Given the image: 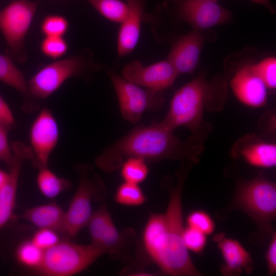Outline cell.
Listing matches in <instances>:
<instances>
[{"label":"cell","mask_w":276,"mask_h":276,"mask_svg":"<svg viewBox=\"0 0 276 276\" xmlns=\"http://www.w3.org/2000/svg\"><path fill=\"white\" fill-rule=\"evenodd\" d=\"M108 74L117 94L121 114L128 122L137 123L145 111L162 107L164 91L142 88L112 71H108Z\"/></svg>","instance_id":"52a82bcc"},{"label":"cell","mask_w":276,"mask_h":276,"mask_svg":"<svg viewBox=\"0 0 276 276\" xmlns=\"http://www.w3.org/2000/svg\"><path fill=\"white\" fill-rule=\"evenodd\" d=\"M9 126L0 124V160L10 167L14 161V156L9 145L8 133Z\"/></svg>","instance_id":"d6a6232c"},{"label":"cell","mask_w":276,"mask_h":276,"mask_svg":"<svg viewBox=\"0 0 276 276\" xmlns=\"http://www.w3.org/2000/svg\"><path fill=\"white\" fill-rule=\"evenodd\" d=\"M212 1H217V0H212Z\"/></svg>","instance_id":"74e56055"},{"label":"cell","mask_w":276,"mask_h":276,"mask_svg":"<svg viewBox=\"0 0 276 276\" xmlns=\"http://www.w3.org/2000/svg\"><path fill=\"white\" fill-rule=\"evenodd\" d=\"M22 217L39 229H50L65 234V212L55 202L30 208Z\"/></svg>","instance_id":"ffe728a7"},{"label":"cell","mask_w":276,"mask_h":276,"mask_svg":"<svg viewBox=\"0 0 276 276\" xmlns=\"http://www.w3.org/2000/svg\"><path fill=\"white\" fill-rule=\"evenodd\" d=\"M120 167L121 175L124 181L137 185L147 178L149 173L146 160L139 157L128 158Z\"/></svg>","instance_id":"cb8c5ba5"},{"label":"cell","mask_w":276,"mask_h":276,"mask_svg":"<svg viewBox=\"0 0 276 276\" xmlns=\"http://www.w3.org/2000/svg\"><path fill=\"white\" fill-rule=\"evenodd\" d=\"M207 235L193 227L187 226L183 233V239L186 247L197 254L204 251L207 243Z\"/></svg>","instance_id":"f546056e"},{"label":"cell","mask_w":276,"mask_h":276,"mask_svg":"<svg viewBox=\"0 0 276 276\" xmlns=\"http://www.w3.org/2000/svg\"><path fill=\"white\" fill-rule=\"evenodd\" d=\"M191 167L182 165L177 174V183L170 191L169 200L164 213L165 224L157 257L154 261L167 274L175 276L201 275L193 264L184 243V226L181 205L183 186Z\"/></svg>","instance_id":"3957f363"},{"label":"cell","mask_w":276,"mask_h":276,"mask_svg":"<svg viewBox=\"0 0 276 276\" xmlns=\"http://www.w3.org/2000/svg\"><path fill=\"white\" fill-rule=\"evenodd\" d=\"M0 81L15 89L27 98L24 106L26 111H33L37 109L32 101L34 98L21 71L9 57L1 54Z\"/></svg>","instance_id":"44dd1931"},{"label":"cell","mask_w":276,"mask_h":276,"mask_svg":"<svg viewBox=\"0 0 276 276\" xmlns=\"http://www.w3.org/2000/svg\"><path fill=\"white\" fill-rule=\"evenodd\" d=\"M57 233L52 229L40 228L34 234L31 241L44 251L60 241Z\"/></svg>","instance_id":"1f68e13d"},{"label":"cell","mask_w":276,"mask_h":276,"mask_svg":"<svg viewBox=\"0 0 276 276\" xmlns=\"http://www.w3.org/2000/svg\"><path fill=\"white\" fill-rule=\"evenodd\" d=\"M85 64L79 57H71L49 64L40 70L28 82L34 98L46 99L68 78L81 76Z\"/></svg>","instance_id":"9c48e42d"},{"label":"cell","mask_w":276,"mask_h":276,"mask_svg":"<svg viewBox=\"0 0 276 276\" xmlns=\"http://www.w3.org/2000/svg\"><path fill=\"white\" fill-rule=\"evenodd\" d=\"M104 254L103 250L91 243L80 245L59 241L44 250L41 264L36 270L43 275H72L85 270Z\"/></svg>","instance_id":"8992f818"},{"label":"cell","mask_w":276,"mask_h":276,"mask_svg":"<svg viewBox=\"0 0 276 276\" xmlns=\"http://www.w3.org/2000/svg\"><path fill=\"white\" fill-rule=\"evenodd\" d=\"M227 98V85L220 76L208 80L203 74L184 85L174 94L169 110L161 123L174 131L183 126L188 128L193 135L191 143L202 145L200 133L205 126L203 120L205 110L218 111L223 108Z\"/></svg>","instance_id":"7a4b0ae2"},{"label":"cell","mask_w":276,"mask_h":276,"mask_svg":"<svg viewBox=\"0 0 276 276\" xmlns=\"http://www.w3.org/2000/svg\"><path fill=\"white\" fill-rule=\"evenodd\" d=\"M115 200L120 204L138 206L146 200L143 191L137 184L124 181L119 186L116 194Z\"/></svg>","instance_id":"484cf974"},{"label":"cell","mask_w":276,"mask_h":276,"mask_svg":"<svg viewBox=\"0 0 276 276\" xmlns=\"http://www.w3.org/2000/svg\"><path fill=\"white\" fill-rule=\"evenodd\" d=\"M187 226L195 228L206 235H211L215 229V223L206 212L197 210L190 212L186 218Z\"/></svg>","instance_id":"4316f807"},{"label":"cell","mask_w":276,"mask_h":276,"mask_svg":"<svg viewBox=\"0 0 276 276\" xmlns=\"http://www.w3.org/2000/svg\"><path fill=\"white\" fill-rule=\"evenodd\" d=\"M122 75L128 81L160 91L172 86L179 76L167 59L147 66L139 60H134L124 67Z\"/></svg>","instance_id":"4fadbf2b"},{"label":"cell","mask_w":276,"mask_h":276,"mask_svg":"<svg viewBox=\"0 0 276 276\" xmlns=\"http://www.w3.org/2000/svg\"><path fill=\"white\" fill-rule=\"evenodd\" d=\"M44 251L31 240L19 245L16 250V257L24 266L37 270L41 264Z\"/></svg>","instance_id":"d4e9b609"},{"label":"cell","mask_w":276,"mask_h":276,"mask_svg":"<svg viewBox=\"0 0 276 276\" xmlns=\"http://www.w3.org/2000/svg\"><path fill=\"white\" fill-rule=\"evenodd\" d=\"M124 1L128 6L129 11L118 33L117 50L119 57L131 53L137 44L145 7L144 0Z\"/></svg>","instance_id":"d6986e66"},{"label":"cell","mask_w":276,"mask_h":276,"mask_svg":"<svg viewBox=\"0 0 276 276\" xmlns=\"http://www.w3.org/2000/svg\"><path fill=\"white\" fill-rule=\"evenodd\" d=\"M68 28V22L63 16L58 15L47 16L42 20L40 29L45 36L63 37Z\"/></svg>","instance_id":"83f0119b"},{"label":"cell","mask_w":276,"mask_h":276,"mask_svg":"<svg viewBox=\"0 0 276 276\" xmlns=\"http://www.w3.org/2000/svg\"><path fill=\"white\" fill-rule=\"evenodd\" d=\"M237 99L245 105L260 107L267 99V87L255 70L254 64L248 63L239 68L230 84Z\"/></svg>","instance_id":"9a60e30c"},{"label":"cell","mask_w":276,"mask_h":276,"mask_svg":"<svg viewBox=\"0 0 276 276\" xmlns=\"http://www.w3.org/2000/svg\"><path fill=\"white\" fill-rule=\"evenodd\" d=\"M229 209L239 210L254 222L263 236L273 231L272 222L276 216V185L260 172L249 180L240 181Z\"/></svg>","instance_id":"277c9868"},{"label":"cell","mask_w":276,"mask_h":276,"mask_svg":"<svg viewBox=\"0 0 276 276\" xmlns=\"http://www.w3.org/2000/svg\"><path fill=\"white\" fill-rule=\"evenodd\" d=\"M14 123V118L11 109L0 95V124L10 127Z\"/></svg>","instance_id":"e575fe53"},{"label":"cell","mask_w":276,"mask_h":276,"mask_svg":"<svg viewBox=\"0 0 276 276\" xmlns=\"http://www.w3.org/2000/svg\"><path fill=\"white\" fill-rule=\"evenodd\" d=\"M203 147L188 141H182L161 122L137 127L106 148L95 159V163L105 172L119 168L129 157L145 160L179 159L195 164L199 162Z\"/></svg>","instance_id":"6da1fadb"},{"label":"cell","mask_w":276,"mask_h":276,"mask_svg":"<svg viewBox=\"0 0 276 276\" xmlns=\"http://www.w3.org/2000/svg\"><path fill=\"white\" fill-rule=\"evenodd\" d=\"M107 19L123 23L126 18L129 8L126 2L121 0H86Z\"/></svg>","instance_id":"603a6c76"},{"label":"cell","mask_w":276,"mask_h":276,"mask_svg":"<svg viewBox=\"0 0 276 276\" xmlns=\"http://www.w3.org/2000/svg\"><path fill=\"white\" fill-rule=\"evenodd\" d=\"M68 48V44L63 37L45 36L40 45L43 54L54 59L64 55Z\"/></svg>","instance_id":"4dcf8cb0"},{"label":"cell","mask_w":276,"mask_h":276,"mask_svg":"<svg viewBox=\"0 0 276 276\" xmlns=\"http://www.w3.org/2000/svg\"><path fill=\"white\" fill-rule=\"evenodd\" d=\"M59 130L50 110L43 108L33 122L30 131L33 163L38 169L48 167L50 156L57 145Z\"/></svg>","instance_id":"7c38bea8"},{"label":"cell","mask_w":276,"mask_h":276,"mask_svg":"<svg viewBox=\"0 0 276 276\" xmlns=\"http://www.w3.org/2000/svg\"><path fill=\"white\" fill-rule=\"evenodd\" d=\"M251 1L254 3L262 5L272 13H274L275 12V8L271 4L269 0H251Z\"/></svg>","instance_id":"d590c367"},{"label":"cell","mask_w":276,"mask_h":276,"mask_svg":"<svg viewBox=\"0 0 276 276\" xmlns=\"http://www.w3.org/2000/svg\"><path fill=\"white\" fill-rule=\"evenodd\" d=\"M79 185L65 212V234L75 237L88 223L92 216V202L104 198L106 189L99 175L91 166L76 164Z\"/></svg>","instance_id":"5b68a950"},{"label":"cell","mask_w":276,"mask_h":276,"mask_svg":"<svg viewBox=\"0 0 276 276\" xmlns=\"http://www.w3.org/2000/svg\"><path fill=\"white\" fill-rule=\"evenodd\" d=\"M213 240L217 244L224 263L220 270L223 275L249 274L254 270V261L248 252L238 241L227 238L224 233L215 234Z\"/></svg>","instance_id":"ac0fdd59"},{"label":"cell","mask_w":276,"mask_h":276,"mask_svg":"<svg viewBox=\"0 0 276 276\" xmlns=\"http://www.w3.org/2000/svg\"><path fill=\"white\" fill-rule=\"evenodd\" d=\"M172 1L175 2L179 18L197 31L228 22L232 18V13L215 1Z\"/></svg>","instance_id":"8fae6325"},{"label":"cell","mask_w":276,"mask_h":276,"mask_svg":"<svg viewBox=\"0 0 276 276\" xmlns=\"http://www.w3.org/2000/svg\"><path fill=\"white\" fill-rule=\"evenodd\" d=\"M231 155L257 167L269 168L276 165L275 144L263 141L255 133L240 138L233 145Z\"/></svg>","instance_id":"2e32d148"},{"label":"cell","mask_w":276,"mask_h":276,"mask_svg":"<svg viewBox=\"0 0 276 276\" xmlns=\"http://www.w3.org/2000/svg\"><path fill=\"white\" fill-rule=\"evenodd\" d=\"M37 6L35 2L15 0L0 11V29L12 52L22 50Z\"/></svg>","instance_id":"30bf717a"},{"label":"cell","mask_w":276,"mask_h":276,"mask_svg":"<svg viewBox=\"0 0 276 276\" xmlns=\"http://www.w3.org/2000/svg\"><path fill=\"white\" fill-rule=\"evenodd\" d=\"M266 261L268 274L271 275L276 273V234L273 231L266 253Z\"/></svg>","instance_id":"836d02e7"},{"label":"cell","mask_w":276,"mask_h":276,"mask_svg":"<svg viewBox=\"0 0 276 276\" xmlns=\"http://www.w3.org/2000/svg\"><path fill=\"white\" fill-rule=\"evenodd\" d=\"M14 161L8 179L0 190V231L13 216L19 173L22 163L33 158L30 147L20 142L11 144Z\"/></svg>","instance_id":"5bb4252c"},{"label":"cell","mask_w":276,"mask_h":276,"mask_svg":"<svg viewBox=\"0 0 276 276\" xmlns=\"http://www.w3.org/2000/svg\"><path fill=\"white\" fill-rule=\"evenodd\" d=\"M257 73L268 89H274L276 87V59L269 57L259 62L254 64Z\"/></svg>","instance_id":"f1b7e54d"},{"label":"cell","mask_w":276,"mask_h":276,"mask_svg":"<svg viewBox=\"0 0 276 276\" xmlns=\"http://www.w3.org/2000/svg\"><path fill=\"white\" fill-rule=\"evenodd\" d=\"M8 175L9 173L0 170V190L6 183L8 178Z\"/></svg>","instance_id":"8d00e7d4"},{"label":"cell","mask_w":276,"mask_h":276,"mask_svg":"<svg viewBox=\"0 0 276 276\" xmlns=\"http://www.w3.org/2000/svg\"><path fill=\"white\" fill-rule=\"evenodd\" d=\"M205 40L203 34L193 30L173 45L167 59L179 75L192 73L195 69Z\"/></svg>","instance_id":"e0dca14e"},{"label":"cell","mask_w":276,"mask_h":276,"mask_svg":"<svg viewBox=\"0 0 276 276\" xmlns=\"http://www.w3.org/2000/svg\"><path fill=\"white\" fill-rule=\"evenodd\" d=\"M37 183L41 193L49 198L57 196L71 185L68 180L58 177L48 167L39 169Z\"/></svg>","instance_id":"7402d4cb"},{"label":"cell","mask_w":276,"mask_h":276,"mask_svg":"<svg viewBox=\"0 0 276 276\" xmlns=\"http://www.w3.org/2000/svg\"><path fill=\"white\" fill-rule=\"evenodd\" d=\"M87 225L91 244L113 258H121L135 237L131 229L118 230L105 204L93 212Z\"/></svg>","instance_id":"ba28073f"}]
</instances>
